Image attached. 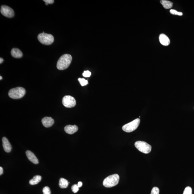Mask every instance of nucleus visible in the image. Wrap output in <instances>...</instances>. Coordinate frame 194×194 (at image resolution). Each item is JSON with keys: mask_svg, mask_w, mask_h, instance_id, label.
I'll return each mask as SVG.
<instances>
[{"mask_svg": "<svg viewBox=\"0 0 194 194\" xmlns=\"http://www.w3.org/2000/svg\"><path fill=\"white\" fill-rule=\"evenodd\" d=\"M72 57L69 54H65L60 58L57 62V67L60 70H63L68 68L71 63Z\"/></svg>", "mask_w": 194, "mask_h": 194, "instance_id": "nucleus-1", "label": "nucleus"}, {"mask_svg": "<svg viewBox=\"0 0 194 194\" xmlns=\"http://www.w3.org/2000/svg\"><path fill=\"white\" fill-rule=\"evenodd\" d=\"M120 177L117 174H114L105 178L103 182V186L107 188L112 187L119 183Z\"/></svg>", "mask_w": 194, "mask_h": 194, "instance_id": "nucleus-2", "label": "nucleus"}, {"mask_svg": "<svg viewBox=\"0 0 194 194\" xmlns=\"http://www.w3.org/2000/svg\"><path fill=\"white\" fill-rule=\"evenodd\" d=\"M26 91L24 88L17 87L11 89L8 92V95L13 99H19L25 95Z\"/></svg>", "mask_w": 194, "mask_h": 194, "instance_id": "nucleus-3", "label": "nucleus"}, {"mask_svg": "<svg viewBox=\"0 0 194 194\" xmlns=\"http://www.w3.org/2000/svg\"><path fill=\"white\" fill-rule=\"evenodd\" d=\"M38 39L41 43L46 45L51 44L54 41V38L52 35L45 33L44 32L39 35Z\"/></svg>", "mask_w": 194, "mask_h": 194, "instance_id": "nucleus-4", "label": "nucleus"}, {"mask_svg": "<svg viewBox=\"0 0 194 194\" xmlns=\"http://www.w3.org/2000/svg\"><path fill=\"white\" fill-rule=\"evenodd\" d=\"M135 145L136 148L143 153L149 154L151 151V146L146 142L142 141H138L135 143Z\"/></svg>", "mask_w": 194, "mask_h": 194, "instance_id": "nucleus-5", "label": "nucleus"}, {"mask_svg": "<svg viewBox=\"0 0 194 194\" xmlns=\"http://www.w3.org/2000/svg\"><path fill=\"white\" fill-rule=\"evenodd\" d=\"M140 122L139 118H137L128 123L124 125L122 127V129L126 132H131L134 131L139 126Z\"/></svg>", "mask_w": 194, "mask_h": 194, "instance_id": "nucleus-6", "label": "nucleus"}, {"mask_svg": "<svg viewBox=\"0 0 194 194\" xmlns=\"http://www.w3.org/2000/svg\"><path fill=\"white\" fill-rule=\"evenodd\" d=\"M62 103L65 107L71 108L74 107L76 105V101L73 97L67 95L63 97L62 99Z\"/></svg>", "mask_w": 194, "mask_h": 194, "instance_id": "nucleus-7", "label": "nucleus"}, {"mask_svg": "<svg viewBox=\"0 0 194 194\" xmlns=\"http://www.w3.org/2000/svg\"><path fill=\"white\" fill-rule=\"evenodd\" d=\"M1 12L2 15L8 18H12L15 15L14 12L10 7L7 6H2Z\"/></svg>", "mask_w": 194, "mask_h": 194, "instance_id": "nucleus-8", "label": "nucleus"}, {"mask_svg": "<svg viewBox=\"0 0 194 194\" xmlns=\"http://www.w3.org/2000/svg\"><path fill=\"white\" fill-rule=\"evenodd\" d=\"M44 127L48 128L51 127L54 123V120L51 117H45L41 120Z\"/></svg>", "mask_w": 194, "mask_h": 194, "instance_id": "nucleus-9", "label": "nucleus"}, {"mask_svg": "<svg viewBox=\"0 0 194 194\" xmlns=\"http://www.w3.org/2000/svg\"><path fill=\"white\" fill-rule=\"evenodd\" d=\"M78 130V127L76 125H69L66 126L64 127V131L65 132L68 134L72 135L73 134L77 132Z\"/></svg>", "mask_w": 194, "mask_h": 194, "instance_id": "nucleus-10", "label": "nucleus"}, {"mask_svg": "<svg viewBox=\"0 0 194 194\" xmlns=\"http://www.w3.org/2000/svg\"><path fill=\"white\" fill-rule=\"evenodd\" d=\"M159 40L161 44L164 46H167L170 44V39L164 34H162L159 35Z\"/></svg>", "mask_w": 194, "mask_h": 194, "instance_id": "nucleus-11", "label": "nucleus"}, {"mask_svg": "<svg viewBox=\"0 0 194 194\" xmlns=\"http://www.w3.org/2000/svg\"><path fill=\"white\" fill-rule=\"evenodd\" d=\"M26 153L28 159L32 163L35 164L39 163L38 159L36 158V157L35 155L33 152L30 151H27Z\"/></svg>", "mask_w": 194, "mask_h": 194, "instance_id": "nucleus-12", "label": "nucleus"}, {"mask_svg": "<svg viewBox=\"0 0 194 194\" xmlns=\"http://www.w3.org/2000/svg\"><path fill=\"white\" fill-rule=\"evenodd\" d=\"M2 141L4 151L7 152H10L12 149V146L6 137H3L2 138Z\"/></svg>", "mask_w": 194, "mask_h": 194, "instance_id": "nucleus-13", "label": "nucleus"}, {"mask_svg": "<svg viewBox=\"0 0 194 194\" xmlns=\"http://www.w3.org/2000/svg\"><path fill=\"white\" fill-rule=\"evenodd\" d=\"M11 54L12 56L15 58H20L22 57L23 54L19 49L18 48H14L11 50Z\"/></svg>", "mask_w": 194, "mask_h": 194, "instance_id": "nucleus-14", "label": "nucleus"}, {"mask_svg": "<svg viewBox=\"0 0 194 194\" xmlns=\"http://www.w3.org/2000/svg\"><path fill=\"white\" fill-rule=\"evenodd\" d=\"M41 178H42V177L40 175H36L33 178L30 180L29 183L31 185H34L38 184L41 181Z\"/></svg>", "mask_w": 194, "mask_h": 194, "instance_id": "nucleus-15", "label": "nucleus"}, {"mask_svg": "<svg viewBox=\"0 0 194 194\" xmlns=\"http://www.w3.org/2000/svg\"><path fill=\"white\" fill-rule=\"evenodd\" d=\"M69 182L67 180L64 178H61L59 180V186L61 188H66L67 187Z\"/></svg>", "mask_w": 194, "mask_h": 194, "instance_id": "nucleus-16", "label": "nucleus"}, {"mask_svg": "<svg viewBox=\"0 0 194 194\" xmlns=\"http://www.w3.org/2000/svg\"><path fill=\"white\" fill-rule=\"evenodd\" d=\"M160 2L165 9H169L172 7L173 3L167 0H161Z\"/></svg>", "mask_w": 194, "mask_h": 194, "instance_id": "nucleus-17", "label": "nucleus"}, {"mask_svg": "<svg viewBox=\"0 0 194 194\" xmlns=\"http://www.w3.org/2000/svg\"><path fill=\"white\" fill-rule=\"evenodd\" d=\"M78 81L82 86H86L88 84L87 80L85 79L84 78H79L78 79Z\"/></svg>", "mask_w": 194, "mask_h": 194, "instance_id": "nucleus-18", "label": "nucleus"}, {"mask_svg": "<svg viewBox=\"0 0 194 194\" xmlns=\"http://www.w3.org/2000/svg\"><path fill=\"white\" fill-rule=\"evenodd\" d=\"M192 194V189L190 187H187L185 189L183 194Z\"/></svg>", "mask_w": 194, "mask_h": 194, "instance_id": "nucleus-19", "label": "nucleus"}, {"mask_svg": "<svg viewBox=\"0 0 194 194\" xmlns=\"http://www.w3.org/2000/svg\"><path fill=\"white\" fill-rule=\"evenodd\" d=\"M170 12L171 14L173 15H178L181 16L183 15V13L181 12H179L176 10H171L170 11Z\"/></svg>", "mask_w": 194, "mask_h": 194, "instance_id": "nucleus-20", "label": "nucleus"}, {"mask_svg": "<svg viewBox=\"0 0 194 194\" xmlns=\"http://www.w3.org/2000/svg\"><path fill=\"white\" fill-rule=\"evenodd\" d=\"M43 192L44 194H51L50 189L47 186L43 188Z\"/></svg>", "mask_w": 194, "mask_h": 194, "instance_id": "nucleus-21", "label": "nucleus"}, {"mask_svg": "<svg viewBox=\"0 0 194 194\" xmlns=\"http://www.w3.org/2000/svg\"><path fill=\"white\" fill-rule=\"evenodd\" d=\"M79 187L78 186L77 184H74L72 187L71 188L72 190L73 193H76L79 191Z\"/></svg>", "mask_w": 194, "mask_h": 194, "instance_id": "nucleus-22", "label": "nucleus"}, {"mask_svg": "<svg viewBox=\"0 0 194 194\" xmlns=\"http://www.w3.org/2000/svg\"><path fill=\"white\" fill-rule=\"evenodd\" d=\"M159 189L157 187H155L152 188L151 194H159Z\"/></svg>", "mask_w": 194, "mask_h": 194, "instance_id": "nucleus-23", "label": "nucleus"}, {"mask_svg": "<svg viewBox=\"0 0 194 194\" xmlns=\"http://www.w3.org/2000/svg\"><path fill=\"white\" fill-rule=\"evenodd\" d=\"M91 73L89 71H85L83 73V76L85 77H89L91 76Z\"/></svg>", "mask_w": 194, "mask_h": 194, "instance_id": "nucleus-24", "label": "nucleus"}, {"mask_svg": "<svg viewBox=\"0 0 194 194\" xmlns=\"http://www.w3.org/2000/svg\"><path fill=\"white\" fill-rule=\"evenodd\" d=\"M44 2H45L46 5H48V4H51L54 3V0H44Z\"/></svg>", "mask_w": 194, "mask_h": 194, "instance_id": "nucleus-25", "label": "nucleus"}, {"mask_svg": "<svg viewBox=\"0 0 194 194\" xmlns=\"http://www.w3.org/2000/svg\"><path fill=\"white\" fill-rule=\"evenodd\" d=\"M82 184H83L81 182H78L77 186L78 187H79V188H80L82 187Z\"/></svg>", "mask_w": 194, "mask_h": 194, "instance_id": "nucleus-26", "label": "nucleus"}, {"mask_svg": "<svg viewBox=\"0 0 194 194\" xmlns=\"http://www.w3.org/2000/svg\"><path fill=\"white\" fill-rule=\"evenodd\" d=\"M3 169L2 167H0V175L3 174Z\"/></svg>", "mask_w": 194, "mask_h": 194, "instance_id": "nucleus-27", "label": "nucleus"}, {"mask_svg": "<svg viewBox=\"0 0 194 194\" xmlns=\"http://www.w3.org/2000/svg\"><path fill=\"white\" fill-rule=\"evenodd\" d=\"M3 59L2 58H0V63L1 64L2 63V62H3Z\"/></svg>", "mask_w": 194, "mask_h": 194, "instance_id": "nucleus-28", "label": "nucleus"}, {"mask_svg": "<svg viewBox=\"0 0 194 194\" xmlns=\"http://www.w3.org/2000/svg\"><path fill=\"white\" fill-rule=\"evenodd\" d=\"M2 79V77L1 76H0V80H1Z\"/></svg>", "mask_w": 194, "mask_h": 194, "instance_id": "nucleus-29", "label": "nucleus"}]
</instances>
